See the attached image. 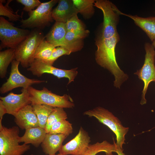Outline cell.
Listing matches in <instances>:
<instances>
[{
	"label": "cell",
	"mask_w": 155,
	"mask_h": 155,
	"mask_svg": "<svg viewBox=\"0 0 155 155\" xmlns=\"http://www.w3.org/2000/svg\"><path fill=\"white\" fill-rule=\"evenodd\" d=\"M119 40V34L108 38L100 36L96 40L97 49L95 54L97 63L113 75L114 86L119 88L128 78V75L120 69L116 60L115 48Z\"/></svg>",
	"instance_id": "obj_1"
},
{
	"label": "cell",
	"mask_w": 155,
	"mask_h": 155,
	"mask_svg": "<svg viewBox=\"0 0 155 155\" xmlns=\"http://www.w3.org/2000/svg\"><path fill=\"white\" fill-rule=\"evenodd\" d=\"M84 114L95 118L108 127L116 135L117 148L123 149V145L125 144V136L129 128L123 126L120 120L112 112L103 107L98 106L84 112Z\"/></svg>",
	"instance_id": "obj_2"
},
{
	"label": "cell",
	"mask_w": 155,
	"mask_h": 155,
	"mask_svg": "<svg viewBox=\"0 0 155 155\" xmlns=\"http://www.w3.org/2000/svg\"><path fill=\"white\" fill-rule=\"evenodd\" d=\"M40 30L36 29L31 32L15 49V60L20 62L24 68L29 67L34 60V56L37 47L45 38Z\"/></svg>",
	"instance_id": "obj_3"
},
{
	"label": "cell",
	"mask_w": 155,
	"mask_h": 155,
	"mask_svg": "<svg viewBox=\"0 0 155 155\" xmlns=\"http://www.w3.org/2000/svg\"><path fill=\"white\" fill-rule=\"evenodd\" d=\"M27 90L30 96L31 104H45L54 108H73L75 104L71 98L67 94L57 95L44 87L37 90L31 86Z\"/></svg>",
	"instance_id": "obj_4"
},
{
	"label": "cell",
	"mask_w": 155,
	"mask_h": 155,
	"mask_svg": "<svg viewBox=\"0 0 155 155\" xmlns=\"http://www.w3.org/2000/svg\"><path fill=\"white\" fill-rule=\"evenodd\" d=\"M20 130L17 126L0 127V155H23L30 146L19 144Z\"/></svg>",
	"instance_id": "obj_5"
},
{
	"label": "cell",
	"mask_w": 155,
	"mask_h": 155,
	"mask_svg": "<svg viewBox=\"0 0 155 155\" xmlns=\"http://www.w3.org/2000/svg\"><path fill=\"white\" fill-rule=\"evenodd\" d=\"M58 2L51 0L42 3L35 9L28 12V18L20 20V27L41 30L49 26L54 20L52 16V8Z\"/></svg>",
	"instance_id": "obj_6"
},
{
	"label": "cell",
	"mask_w": 155,
	"mask_h": 155,
	"mask_svg": "<svg viewBox=\"0 0 155 155\" xmlns=\"http://www.w3.org/2000/svg\"><path fill=\"white\" fill-rule=\"evenodd\" d=\"M94 6L100 9L103 13V22L100 36L108 38L118 34L117 26L122 12L108 0H95Z\"/></svg>",
	"instance_id": "obj_7"
},
{
	"label": "cell",
	"mask_w": 155,
	"mask_h": 155,
	"mask_svg": "<svg viewBox=\"0 0 155 155\" xmlns=\"http://www.w3.org/2000/svg\"><path fill=\"white\" fill-rule=\"evenodd\" d=\"M31 32L28 30L15 27L3 17H0V49H15L25 40Z\"/></svg>",
	"instance_id": "obj_8"
},
{
	"label": "cell",
	"mask_w": 155,
	"mask_h": 155,
	"mask_svg": "<svg viewBox=\"0 0 155 155\" xmlns=\"http://www.w3.org/2000/svg\"><path fill=\"white\" fill-rule=\"evenodd\" d=\"M144 48L146 55L144 64L140 69L134 73L144 83L140 102L142 105L146 103L145 96L149 84L151 82L155 81V47L152 44L146 42L144 45Z\"/></svg>",
	"instance_id": "obj_9"
},
{
	"label": "cell",
	"mask_w": 155,
	"mask_h": 155,
	"mask_svg": "<svg viewBox=\"0 0 155 155\" xmlns=\"http://www.w3.org/2000/svg\"><path fill=\"white\" fill-rule=\"evenodd\" d=\"M20 63V62L16 60L11 62L9 76L0 88L1 94H5L18 87L27 89L32 85L46 82L44 80L30 79L21 74L18 69Z\"/></svg>",
	"instance_id": "obj_10"
},
{
	"label": "cell",
	"mask_w": 155,
	"mask_h": 155,
	"mask_svg": "<svg viewBox=\"0 0 155 155\" xmlns=\"http://www.w3.org/2000/svg\"><path fill=\"white\" fill-rule=\"evenodd\" d=\"M77 68L70 70L59 69L50 65L43 61L34 59L29 67L28 71H30L34 76H41L43 74L47 73L56 76L58 78H66L68 79L67 84L74 81L77 75L78 72Z\"/></svg>",
	"instance_id": "obj_11"
},
{
	"label": "cell",
	"mask_w": 155,
	"mask_h": 155,
	"mask_svg": "<svg viewBox=\"0 0 155 155\" xmlns=\"http://www.w3.org/2000/svg\"><path fill=\"white\" fill-rule=\"evenodd\" d=\"M90 138L88 133L81 127L77 134L61 147L59 151L62 155H82L87 150Z\"/></svg>",
	"instance_id": "obj_12"
},
{
	"label": "cell",
	"mask_w": 155,
	"mask_h": 155,
	"mask_svg": "<svg viewBox=\"0 0 155 155\" xmlns=\"http://www.w3.org/2000/svg\"><path fill=\"white\" fill-rule=\"evenodd\" d=\"M21 92L20 94L10 92L5 97H0L7 113L14 116L24 107L31 104L27 89L22 88Z\"/></svg>",
	"instance_id": "obj_13"
},
{
	"label": "cell",
	"mask_w": 155,
	"mask_h": 155,
	"mask_svg": "<svg viewBox=\"0 0 155 155\" xmlns=\"http://www.w3.org/2000/svg\"><path fill=\"white\" fill-rule=\"evenodd\" d=\"M58 2V5L52 12V17L55 22L66 23L79 13L72 0H60Z\"/></svg>",
	"instance_id": "obj_14"
},
{
	"label": "cell",
	"mask_w": 155,
	"mask_h": 155,
	"mask_svg": "<svg viewBox=\"0 0 155 155\" xmlns=\"http://www.w3.org/2000/svg\"><path fill=\"white\" fill-rule=\"evenodd\" d=\"M14 116L15 122L22 129L38 126L37 118L31 104L24 107Z\"/></svg>",
	"instance_id": "obj_15"
},
{
	"label": "cell",
	"mask_w": 155,
	"mask_h": 155,
	"mask_svg": "<svg viewBox=\"0 0 155 155\" xmlns=\"http://www.w3.org/2000/svg\"><path fill=\"white\" fill-rule=\"evenodd\" d=\"M67 137L63 134L46 133L41 144L43 152L48 155L55 154L60 150L63 142Z\"/></svg>",
	"instance_id": "obj_16"
},
{
	"label": "cell",
	"mask_w": 155,
	"mask_h": 155,
	"mask_svg": "<svg viewBox=\"0 0 155 155\" xmlns=\"http://www.w3.org/2000/svg\"><path fill=\"white\" fill-rule=\"evenodd\" d=\"M88 30L79 32L67 31L63 47L71 53L81 50L84 45L83 39L89 34Z\"/></svg>",
	"instance_id": "obj_17"
},
{
	"label": "cell",
	"mask_w": 155,
	"mask_h": 155,
	"mask_svg": "<svg viewBox=\"0 0 155 155\" xmlns=\"http://www.w3.org/2000/svg\"><path fill=\"white\" fill-rule=\"evenodd\" d=\"M67 32L65 23L55 22L45 36V39L55 47H63Z\"/></svg>",
	"instance_id": "obj_18"
},
{
	"label": "cell",
	"mask_w": 155,
	"mask_h": 155,
	"mask_svg": "<svg viewBox=\"0 0 155 155\" xmlns=\"http://www.w3.org/2000/svg\"><path fill=\"white\" fill-rule=\"evenodd\" d=\"M46 133L44 129L39 126L27 129L24 135L20 137L19 143L24 142L25 144H31L37 148L43 142Z\"/></svg>",
	"instance_id": "obj_19"
},
{
	"label": "cell",
	"mask_w": 155,
	"mask_h": 155,
	"mask_svg": "<svg viewBox=\"0 0 155 155\" xmlns=\"http://www.w3.org/2000/svg\"><path fill=\"white\" fill-rule=\"evenodd\" d=\"M121 15L131 19L135 24L145 32L152 42L155 39V17L143 18L137 15L127 14L122 12Z\"/></svg>",
	"instance_id": "obj_20"
},
{
	"label": "cell",
	"mask_w": 155,
	"mask_h": 155,
	"mask_svg": "<svg viewBox=\"0 0 155 155\" xmlns=\"http://www.w3.org/2000/svg\"><path fill=\"white\" fill-rule=\"evenodd\" d=\"M117 148L115 142L112 144L106 140L90 144L86 151L82 155H96L101 152L106 153L116 152Z\"/></svg>",
	"instance_id": "obj_21"
},
{
	"label": "cell",
	"mask_w": 155,
	"mask_h": 155,
	"mask_svg": "<svg viewBox=\"0 0 155 155\" xmlns=\"http://www.w3.org/2000/svg\"><path fill=\"white\" fill-rule=\"evenodd\" d=\"M15 59V49L8 48L0 52V77H5L8 67Z\"/></svg>",
	"instance_id": "obj_22"
},
{
	"label": "cell",
	"mask_w": 155,
	"mask_h": 155,
	"mask_svg": "<svg viewBox=\"0 0 155 155\" xmlns=\"http://www.w3.org/2000/svg\"><path fill=\"white\" fill-rule=\"evenodd\" d=\"M32 105L38 121V126L44 129L48 117L54 108L45 104Z\"/></svg>",
	"instance_id": "obj_23"
},
{
	"label": "cell",
	"mask_w": 155,
	"mask_h": 155,
	"mask_svg": "<svg viewBox=\"0 0 155 155\" xmlns=\"http://www.w3.org/2000/svg\"><path fill=\"white\" fill-rule=\"evenodd\" d=\"M95 0H73V3L80 13L84 17L89 18L93 15L94 7Z\"/></svg>",
	"instance_id": "obj_24"
},
{
	"label": "cell",
	"mask_w": 155,
	"mask_h": 155,
	"mask_svg": "<svg viewBox=\"0 0 155 155\" xmlns=\"http://www.w3.org/2000/svg\"><path fill=\"white\" fill-rule=\"evenodd\" d=\"M56 48L44 39L37 47L35 52L34 59L45 61L51 56L53 49Z\"/></svg>",
	"instance_id": "obj_25"
},
{
	"label": "cell",
	"mask_w": 155,
	"mask_h": 155,
	"mask_svg": "<svg viewBox=\"0 0 155 155\" xmlns=\"http://www.w3.org/2000/svg\"><path fill=\"white\" fill-rule=\"evenodd\" d=\"M67 115L63 108H54L49 115L46 121L44 129L47 133H49L52 125L57 122L63 120H66Z\"/></svg>",
	"instance_id": "obj_26"
},
{
	"label": "cell",
	"mask_w": 155,
	"mask_h": 155,
	"mask_svg": "<svg viewBox=\"0 0 155 155\" xmlns=\"http://www.w3.org/2000/svg\"><path fill=\"white\" fill-rule=\"evenodd\" d=\"M73 132L72 124L66 120H63L53 124L49 133L53 134H63L68 136Z\"/></svg>",
	"instance_id": "obj_27"
},
{
	"label": "cell",
	"mask_w": 155,
	"mask_h": 155,
	"mask_svg": "<svg viewBox=\"0 0 155 155\" xmlns=\"http://www.w3.org/2000/svg\"><path fill=\"white\" fill-rule=\"evenodd\" d=\"M11 0H8L5 5L3 3L5 2V0H0V15L5 16L8 18L9 20L12 22H16L20 21V19L22 18L18 13V10L16 12H14L12 9L9 6V3L12 1Z\"/></svg>",
	"instance_id": "obj_28"
},
{
	"label": "cell",
	"mask_w": 155,
	"mask_h": 155,
	"mask_svg": "<svg viewBox=\"0 0 155 155\" xmlns=\"http://www.w3.org/2000/svg\"><path fill=\"white\" fill-rule=\"evenodd\" d=\"M65 24L67 31L79 32L86 30L84 24L78 18L77 15L71 18Z\"/></svg>",
	"instance_id": "obj_29"
},
{
	"label": "cell",
	"mask_w": 155,
	"mask_h": 155,
	"mask_svg": "<svg viewBox=\"0 0 155 155\" xmlns=\"http://www.w3.org/2000/svg\"><path fill=\"white\" fill-rule=\"evenodd\" d=\"M70 54V52L65 48L61 46L57 47L53 49L50 57L44 61L52 65L55 61L60 57L64 55H69Z\"/></svg>",
	"instance_id": "obj_30"
},
{
	"label": "cell",
	"mask_w": 155,
	"mask_h": 155,
	"mask_svg": "<svg viewBox=\"0 0 155 155\" xmlns=\"http://www.w3.org/2000/svg\"><path fill=\"white\" fill-rule=\"evenodd\" d=\"M16 1L24 5L23 10L28 12L38 7L42 3L39 0H17Z\"/></svg>",
	"instance_id": "obj_31"
},
{
	"label": "cell",
	"mask_w": 155,
	"mask_h": 155,
	"mask_svg": "<svg viewBox=\"0 0 155 155\" xmlns=\"http://www.w3.org/2000/svg\"><path fill=\"white\" fill-rule=\"evenodd\" d=\"M7 113V111L1 101L0 100V121H2L4 115Z\"/></svg>",
	"instance_id": "obj_32"
},
{
	"label": "cell",
	"mask_w": 155,
	"mask_h": 155,
	"mask_svg": "<svg viewBox=\"0 0 155 155\" xmlns=\"http://www.w3.org/2000/svg\"><path fill=\"white\" fill-rule=\"evenodd\" d=\"M123 149H121L120 148H117L116 153L118 155H126L123 152Z\"/></svg>",
	"instance_id": "obj_33"
},
{
	"label": "cell",
	"mask_w": 155,
	"mask_h": 155,
	"mask_svg": "<svg viewBox=\"0 0 155 155\" xmlns=\"http://www.w3.org/2000/svg\"><path fill=\"white\" fill-rule=\"evenodd\" d=\"M106 155H114L113 152L106 153Z\"/></svg>",
	"instance_id": "obj_34"
},
{
	"label": "cell",
	"mask_w": 155,
	"mask_h": 155,
	"mask_svg": "<svg viewBox=\"0 0 155 155\" xmlns=\"http://www.w3.org/2000/svg\"><path fill=\"white\" fill-rule=\"evenodd\" d=\"M152 44L155 48V39L152 42Z\"/></svg>",
	"instance_id": "obj_35"
},
{
	"label": "cell",
	"mask_w": 155,
	"mask_h": 155,
	"mask_svg": "<svg viewBox=\"0 0 155 155\" xmlns=\"http://www.w3.org/2000/svg\"><path fill=\"white\" fill-rule=\"evenodd\" d=\"M30 155H34L33 154H31ZM62 155L60 154V153H59V154H55V155Z\"/></svg>",
	"instance_id": "obj_36"
},
{
	"label": "cell",
	"mask_w": 155,
	"mask_h": 155,
	"mask_svg": "<svg viewBox=\"0 0 155 155\" xmlns=\"http://www.w3.org/2000/svg\"></svg>",
	"instance_id": "obj_37"
},
{
	"label": "cell",
	"mask_w": 155,
	"mask_h": 155,
	"mask_svg": "<svg viewBox=\"0 0 155 155\" xmlns=\"http://www.w3.org/2000/svg\"><path fill=\"white\" fill-rule=\"evenodd\" d=\"M154 82H155V81H154Z\"/></svg>",
	"instance_id": "obj_38"
}]
</instances>
